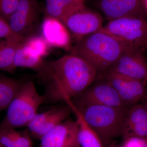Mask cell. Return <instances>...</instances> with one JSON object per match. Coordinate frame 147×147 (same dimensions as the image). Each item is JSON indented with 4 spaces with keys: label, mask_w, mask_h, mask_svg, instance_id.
<instances>
[{
    "label": "cell",
    "mask_w": 147,
    "mask_h": 147,
    "mask_svg": "<svg viewBox=\"0 0 147 147\" xmlns=\"http://www.w3.org/2000/svg\"><path fill=\"white\" fill-rule=\"evenodd\" d=\"M98 74L86 61L71 54L46 62L38 72L45 86L44 102L65 101L76 97L91 86Z\"/></svg>",
    "instance_id": "1"
},
{
    "label": "cell",
    "mask_w": 147,
    "mask_h": 147,
    "mask_svg": "<svg viewBox=\"0 0 147 147\" xmlns=\"http://www.w3.org/2000/svg\"><path fill=\"white\" fill-rule=\"evenodd\" d=\"M126 44L100 30L77 40L71 54L86 61L101 74L110 69Z\"/></svg>",
    "instance_id": "2"
},
{
    "label": "cell",
    "mask_w": 147,
    "mask_h": 147,
    "mask_svg": "<svg viewBox=\"0 0 147 147\" xmlns=\"http://www.w3.org/2000/svg\"><path fill=\"white\" fill-rule=\"evenodd\" d=\"M74 105L98 135L104 147L111 146L115 139L121 137L124 121L130 107Z\"/></svg>",
    "instance_id": "3"
},
{
    "label": "cell",
    "mask_w": 147,
    "mask_h": 147,
    "mask_svg": "<svg viewBox=\"0 0 147 147\" xmlns=\"http://www.w3.org/2000/svg\"><path fill=\"white\" fill-rule=\"evenodd\" d=\"M44 100L34 83L27 81L7 109L6 115L0 123V129L27 127Z\"/></svg>",
    "instance_id": "4"
},
{
    "label": "cell",
    "mask_w": 147,
    "mask_h": 147,
    "mask_svg": "<svg viewBox=\"0 0 147 147\" xmlns=\"http://www.w3.org/2000/svg\"><path fill=\"white\" fill-rule=\"evenodd\" d=\"M100 30L124 43L144 50L147 48V20L144 17L118 18L109 21Z\"/></svg>",
    "instance_id": "5"
},
{
    "label": "cell",
    "mask_w": 147,
    "mask_h": 147,
    "mask_svg": "<svg viewBox=\"0 0 147 147\" xmlns=\"http://www.w3.org/2000/svg\"><path fill=\"white\" fill-rule=\"evenodd\" d=\"M39 17L37 0H20L7 23L16 34L26 39L35 35L39 24Z\"/></svg>",
    "instance_id": "6"
},
{
    "label": "cell",
    "mask_w": 147,
    "mask_h": 147,
    "mask_svg": "<svg viewBox=\"0 0 147 147\" xmlns=\"http://www.w3.org/2000/svg\"><path fill=\"white\" fill-rule=\"evenodd\" d=\"M144 51L139 47L127 44L119 57L109 70L144 83L147 82V61Z\"/></svg>",
    "instance_id": "7"
},
{
    "label": "cell",
    "mask_w": 147,
    "mask_h": 147,
    "mask_svg": "<svg viewBox=\"0 0 147 147\" xmlns=\"http://www.w3.org/2000/svg\"><path fill=\"white\" fill-rule=\"evenodd\" d=\"M99 77L111 84L126 106L132 105L147 98L145 83L108 70L100 74Z\"/></svg>",
    "instance_id": "8"
},
{
    "label": "cell",
    "mask_w": 147,
    "mask_h": 147,
    "mask_svg": "<svg viewBox=\"0 0 147 147\" xmlns=\"http://www.w3.org/2000/svg\"><path fill=\"white\" fill-rule=\"evenodd\" d=\"M75 105H98L110 107H128L124 103L114 87L102 78L71 99Z\"/></svg>",
    "instance_id": "9"
},
{
    "label": "cell",
    "mask_w": 147,
    "mask_h": 147,
    "mask_svg": "<svg viewBox=\"0 0 147 147\" xmlns=\"http://www.w3.org/2000/svg\"><path fill=\"white\" fill-rule=\"evenodd\" d=\"M62 22L77 40L99 31L103 27L100 14L86 6L74 11Z\"/></svg>",
    "instance_id": "10"
},
{
    "label": "cell",
    "mask_w": 147,
    "mask_h": 147,
    "mask_svg": "<svg viewBox=\"0 0 147 147\" xmlns=\"http://www.w3.org/2000/svg\"><path fill=\"white\" fill-rule=\"evenodd\" d=\"M39 147H81L76 121L66 120L40 139Z\"/></svg>",
    "instance_id": "11"
},
{
    "label": "cell",
    "mask_w": 147,
    "mask_h": 147,
    "mask_svg": "<svg viewBox=\"0 0 147 147\" xmlns=\"http://www.w3.org/2000/svg\"><path fill=\"white\" fill-rule=\"evenodd\" d=\"M98 6L109 21L128 16L145 18L141 0H98Z\"/></svg>",
    "instance_id": "12"
},
{
    "label": "cell",
    "mask_w": 147,
    "mask_h": 147,
    "mask_svg": "<svg viewBox=\"0 0 147 147\" xmlns=\"http://www.w3.org/2000/svg\"><path fill=\"white\" fill-rule=\"evenodd\" d=\"M41 31L42 36L50 47L72 49L70 32L59 19L46 16L42 21Z\"/></svg>",
    "instance_id": "13"
},
{
    "label": "cell",
    "mask_w": 147,
    "mask_h": 147,
    "mask_svg": "<svg viewBox=\"0 0 147 147\" xmlns=\"http://www.w3.org/2000/svg\"><path fill=\"white\" fill-rule=\"evenodd\" d=\"M121 137L147 138V113L142 103L129 108L124 121Z\"/></svg>",
    "instance_id": "14"
},
{
    "label": "cell",
    "mask_w": 147,
    "mask_h": 147,
    "mask_svg": "<svg viewBox=\"0 0 147 147\" xmlns=\"http://www.w3.org/2000/svg\"><path fill=\"white\" fill-rule=\"evenodd\" d=\"M65 102L76 117L78 126V139L81 147H104L100 138L93 129L87 123L71 99Z\"/></svg>",
    "instance_id": "15"
},
{
    "label": "cell",
    "mask_w": 147,
    "mask_h": 147,
    "mask_svg": "<svg viewBox=\"0 0 147 147\" xmlns=\"http://www.w3.org/2000/svg\"><path fill=\"white\" fill-rule=\"evenodd\" d=\"M47 16L62 21L69 14L84 7V2L76 0H45Z\"/></svg>",
    "instance_id": "16"
},
{
    "label": "cell",
    "mask_w": 147,
    "mask_h": 147,
    "mask_svg": "<svg viewBox=\"0 0 147 147\" xmlns=\"http://www.w3.org/2000/svg\"><path fill=\"white\" fill-rule=\"evenodd\" d=\"M24 41L19 43L16 49L14 59V67L15 69L18 67L32 69L39 72L47 62L32 53L25 45Z\"/></svg>",
    "instance_id": "17"
},
{
    "label": "cell",
    "mask_w": 147,
    "mask_h": 147,
    "mask_svg": "<svg viewBox=\"0 0 147 147\" xmlns=\"http://www.w3.org/2000/svg\"><path fill=\"white\" fill-rule=\"evenodd\" d=\"M26 82L0 75V111L7 109Z\"/></svg>",
    "instance_id": "18"
},
{
    "label": "cell",
    "mask_w": 147,
    "mask_h": 147,
    "mask_svg": "<svg viewBox=\"0 0 147 147\" xmlns=\"http://www.w3.org/2000/svg\"><path fill=\"white\" fill-rule=\"evenodd\" d=\"M69 106H61L53 108V112L48 117L45 123L31 134L35 139H39L60 123L67 120L70 114Z\"/></svg>",
    "instance_id": "19"
},
{
    "label": "cell",
    "mask_w": 147,
    "mask_h": 147,
    "mask_svg": "<svg viewBox=\"0 0 147 147\" xmlns=\"http://www.w3.org/2000/svg\"><path fill=\"white\" fill-rule=\"evenodd\" d=\"M21 42L0 38V70L10 73L14 71L15 53L18 45Z\"/></svg>",
    "instance_id": "20"
},
{
    "label": "cell",
    "mask_w": 147,
    "mask_h": 147,
    "mask_svg": "<svg viewBox=\"0 0 147 147\" xmlns=\"http://www.w3.org/2000/svg\"><path fill=\"white\" fill-rule=\"evenodd\" d=\"M0 145L3 147H32V142L28 133L15 129H0Z\"/></svg>",
    "instance_id": "21"
},
{
    "label": "cell",
    "mask_w": 147,
    "mask_h": 147,
    "mask_svg": "<svg viewBox=\"0 0 147 147\" xmlns=\"http://www.w3.org/2000/svg\"><path fill=\"white\" fill-rule=\"evenodd\" d=\"M24 42L32 53L41 57L47 56L50 52V47L42 36L34 35L29 37Z\"/></svg>",
    "instance_id": "22"
},
{
    "label": "cell",
    "mask_w": 147,
    "mask_h": 147,
    "mask_svg": "<svg viewBox=\"0 0 147 147\" xmlns=\"http://www.w3.org/2000/svg\"><path fill=\"white\" fill-rule=\"evenodd\" d=\"M53 108L42 113H37L34 116L26 127L31 134L37 130L45 123L48 117L53 112Z\"/></svg>",
    "instance_id": "23"
},
{
    "label": "cell",
    "mask_w": 147,
    "mask_h": 147,
    "mask_svg": "<svg viewBox=\"0 0 147 147\" xmlns=\"http://www.w3.org/2000/svg\"><path fill=\"white\" fill-rule=\"evenodd\" d=\"M20 0H0V16L7 22L16 10Z\"/></svg>",
    "instance_id": "24"
},
{
    "label": "cell",
    "mask_w": 147,
    "mask_h": 147,
    "mask_svg": "<svg viewBox=\"0 0 147 147\" xmlns=\"http://www.w3.org/2000/svg\"><path fill=\"white\" fill-rule=\"evenodd\" d=\"M0 38L13 40L23 42L25 39L17 35L12 30L8 23L0 16Z\"/></svg>",
    "instance_id": "25"
},
{
    "label": "cell",
    "mask_w": 147,
    "mask_h": 147,
    "mask_svg": "<svg viewBox=\"0 0 147 147\" xmlns=\"http://www.w3.org/2000/svg\"><path fill=\"white\" fill-rule=\"evenodd\" d=\"M122 147H143V138L131 137L125 139Z\"/></svg>",
    "instance_id": "26"
},
{
    "label": "cell",
    "mask_w": 147,
    "mask_h": 147,
    "mask_svg": "<svg viewBox=\"0 0 147 147\" xmlns=\"http://www.w3.org/2000/svg\"><path fill=\"white\" fill-rule=\"evenodd\" d=\"M142 5L146 11L147 12V0H141Z\"/></svg>",
    "instance_id": "27"
},
{
    "label": "cell",
    "mask_w": 147,
    "mask_h": 147,
    "mask_svg": "<svg viewBox=\"0 0 147 147\" xmlns=\"http://www.w3.org/2000/svg\"><path fill=\"white\" fill-rule=\"evenodd\" d=\"M143 146L147 147V138H143Z\"/></svg>",
    "instance_id": "28"
},
{
    "label": "cell",
    "mask_w": 147,
    "mask_h": 147,
    "mask_svg": "<svg viewBox=\"0 0 147 147\" xmlns=\"http://www.w3.org/2000/svg\"><path fill=\"white\" fill-rule=\"evenodd\" d=\"M142 104L144 105V107L146 109V111L147 113V98L146 99H145L142 102Z\"/></svg>",
    "instance_id": "29"
},
{
    "label": "cell",
    "mask_w": 147,
    "mask_h": 147,
    "mask_svg": "<svg viewBox=\"0 0 147 147\" xmlns=\"http://www.w3.org/2000/svg\"><path fill=\"white\" fill-rule=\"evenodd\" d=\"M110 147H122L121 146H110Z\"/></svg>",
    "instance_id": "30"
},
{
    "label": "cell",
    "mask_w": 147,
    "mask_h": 147,
    "mask_svg": "<svg viewBox=\"0 0 147 147\" xmlns=\"http://www.w3.org/2000/svg\"><path fill=\"white\" fill-rule=\"evenodd\" d=\"M76 1H78L80 2H84V0H76Z\"/></svg>",
    "instance_id": "31"
},
{
    "label": "cell",
    "mask_w": 147,
    "mask_h": 147,
    "mask_svg": "<svg viewBox=\"0 0 147 147\" xmlns=\"http://www.w3.org/2000/svg\"><path fill=\"white\" fill-rule=\"evenodd\" d=\"M0 147H3L2 146H1V145H0Z\"/></svg>",
    "instance_id": "32"
}]
</instances>
